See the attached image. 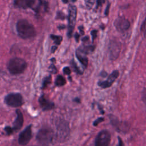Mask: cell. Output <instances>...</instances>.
Masks as SVG:
<instances>
[{"label": "cell", "mask_w": 146, "mask_h": 146, "mask_svg": "<svg viewBox=\"0 0 146 146\" xmlns=\"http://www.w3.org/2000/svg\"><path fill=\"white\" fill-rule=\"evenodd\" d=\"M16 30L18 36L24 39L34 37L36 30L32 23L25 19H21L16 24Z\"/></svg>", "instance_id": "1"}, {"label": "cell", "mask_w": 146, "mask_h": 146, "mask_svg": "<svg viewBox=\"0 0 146 146\" xmlns=\"http://www.w3.org/2000/svg\"><path fill=\"white\" fill-rule=\"evenodd\" d=\"M27 63L22 58L15 57L9 60L7 68L12 75H18L23 73L27 68Z\"/></svg>", "instance_id": "2"}, {"label": "cell", "mask_w": 146, "mask_h": 146, "mask_svg": "<svg viewBox=\"0 0 146 146\" xmlns=\"http://www.w3.org/2000/svg\"><path fill=\"white\" fill-rule=\"evenodd\" d=\"M53 131L48 127H44L39 129L36 135V140L43 146L48 145L54 139Z\"/></svg>", "instance_id": "3"}, {"label": "cell", "mask_w": 146, "mask_h": 146, "mask_svg": "<svg viewBox=\"0 0 146 146\" xmlns=\"http://www.w3.org/2000/svg\"><path fill=\"white\" fill-rule=\"evenodd\" d=\"M4 102L8 106L11 107H19L24 103L23 96L19 93H10L5 96Z\"/></svg>", "instance_id": "4"}, {"label": "cell", "mask_w": 146, "mask_h": 146, "mask_svg": "<svg viewBox=\"0 0 146 146\" xmlns=\"http://www.w3.org/2000/svg\"><path fill=\"white\" fill-rule=\"evenodd\" d=\"M77 15V9L74 5H70L68 6V36L70 38L72 36L73 30L75 25Z\"/></svg>", "instance_id": "5"}, {"label": "cell", "mask_w": 146, "mask_h": 146, "mask_svg": "<svg viewBox=\"0 0 146 146\" xmlns=\"http://www.w3.org/2000/svg\"><path fill=\"white\" fill-rule=\"evenodd\" d=\"M111 141V135L107 130H102L96 137L95 146H108Z\"/></svg>", "instance_id": "6"}, {"label": "cell", "mask_w": 146, "mask_h": 146, "mask_svg": "<svg viewBox=\"0 0 146 146\" xmlns=\"http://www.w3.org/2000/svg\"><path fill=\"white\" fill-rule=\"evenodd\" d=\"M31 137V125H29L19 133L18 137V143L21 145H26L30 141Z\"/></svg>", "instance_id": "7"}, {"label": "cell", "mask_w": 146, "mask_h": 146, "mask_svg": "<svg viewBox=\"0 0 146 146\" xmlns=\"http://www.w3.org/2000/svg\"><path fill=\"white\" fill-rule=\"evenodd\" d=\"M114 26L118 31L124 32L130 27V23L125 18H118L114 22Z\"/></svg>", "instance_id": "8"}, {"label": "cell", "mask_w": 146, "mask_h": 146, "mask_svg": "<svg viewBox=\"0 0 146 146\" xmlns=\"http://www.w3.org/2000/svg\"><path fill=\"white\" fill-rule=\"evenodd\" d=\"M119 76V71L117 70L113 71L108 77L106 80L103 82H99L98 85L102 88H107L110 87L113 83L115 81Z\"/></svg>", "instance_id": "9"}, {"label": "cell", "mask_w": 146, "mask_h": 146, "mask_svg": "<svg viewBox=\"0 0 146 146\" xmlns=\"http://www.w3.org/2000/svg\"><path fill=\"white\" fill-rule=\"evenodd\" d=\"M16 117L13 123V129L14 131H18L19 130L23 124V116L21 110L18 109L15 111Z\"/></svg>", "instance_id": "10"}, {"label": "cell", "mask_w": 146, "mask_h": 146, "mask_svg": "<svg viewBox=\"0 0 146 146\" xmlns=\"http://www.w3.org/2000/svg\"><path fill=\"white\" fill-rule=\"evenodd\" d=\"M36 0H14V6L17 8L26 9L31 7Z\"/></svg>", "instance_id": "11"}, {"label": "cell", "mask_w": 146, "mask_h": 146, "mask_svg": "<svg viewBox=\"0 0 146 146\" xmlns=\"http://www.w3.org/2000/svg\"><path fill=\"white\" fill-rule=\"evenodd\" d=\"M120 47L121 44L120 42L116 41H112L109 46L111 56L113 58H114L115 57L116 58L119 54Z\"/></svg>", "instance_id": "12"}, {"label": "cell", "mask_w": 146, "mask_h": 146, "mask_svg": "<svg viewBox=\"0 0 146 146\" xmlns=\"http://www.w3.org/2000/svg\"><path fill=\"white\" fill-rule=\"evenodd\" d=\"M39 102L41 108L44 111L51 110L54 107V104L47 99L43 95L41 96L39 99Z\"/></svg>", "instance_id": "13"}, {"label": "cell", "mask_w": 146, "mask_h": 146, "mask_svg": "<svg viewBox=\"0 0 146 146\" xmlns=\"http://www.w3.org/2000/svg\"><path fill=\"white\" fill-rule=\"evenodd\" d=\"M76 56H77V58L78 59V60L82 63L83 65H84L85 67L87 66L88 59H87V57H86L84 55H82V54H81L80 53H79L78 51L76 52Z\"/></svg>", "instance_id": "14"}, {"label": "cell", "mask_w": 146, "mask_h": 146, "mask_svg": "<svg viewBox=\"0 0 146 146\" xmlns=\"http://www.w3.org/2000/svg\"><path fill=\"white\" fill-rule=\"evenodd\" d=\"M66 82L64 78L62 75H58L55 80V84L57 86H62L66 84Z\"/></svg>", "instance_id": "15"}, {"label": "cell", "mask_w": 146, "mask_h": 146, "mask_svg": "<svg viewBox=\"0 0 146 146\" xmlns=\"http://www.w3.org/2000/svg\"><path fill=\"white\" fill-rule=\"evenodd\" d=\"M50 37L51 39H52L54 40V42L57 44H59L62 40V37L61 36L59 35H51Z\"/></svg>", "instance_id": "16"}, {"label": "cell", "mask_w": 146, "mask_h": 146, "mask_svg": "<svg viewBox=\"0 0 146 146\" xmlns=\"http://www.w3.org/2000/svg\"><path fill=\"white\" fill-rule=\"evenodd\" d=\"M96 0H84L86 6L88 9H91L95 5Z\"/></svg>", "instance_id": "17"}, {"label": "cell", "mask_w": 146, "mask_h": 146, "mask_svg": "<svg viewBox=\"0 0 146 146\" xmlns=\"http://www.w3.org/2000/svg\"><path fill=\"white\" fill-rule=\"evenodd\" d=\"M4 131L6 132V134L7 135H10L12 134L14 132V130H13V128L10 127V126L5 127V128L4 129Z\"/></svg>", "instance_id": "18"}, {"label": "cell", "mask_w": 146, "mask_h": 146, "mask_svg": "<svg viewBox=\"0 0 146 146\" xmlns=\"http://www.w3.org/2000/svg\"><path fill=\"white\" fill-rule=\"evenodd\" d=\"M63 72L64 74L70 75L71 73V70L68 67H66L63 68Z\"/></svg>", "instance_id": "19"}, {"label": "cell", "mask_w": 146, "mask_h": 146, "mask_svg": "<svg viewBox=\"0 0 146 146\" xmlns=\"http://www.w3.org/2000/svg\"><path fill=\"white\" fill-rule=\"evenodd\" d=\"M104 120V119H103V118H102V117H100V118H98V119H96L95 121H94V125H95V126H96L99 123H100V122H102V121H103Z\"/></svg>", "instance_id": "20"}, {"label": "cell", "mask_w": 146, "mask_h": 146, "mask_svg": "<svg viewBox=\"0 0 146 146\" xmlns=\"http://www.w3.org/2000/svg\"><path fill=\"white\" fill-rule=\"evenodd\" d=\"M117 146H124L123 142L119 137H118V144Z\"/></svg>", "instance_id": "21"}, {"label": "cell", "mask_w": 146, "mask_h": 146, "mask_svg": "<svg viewBox=\"0 0 146 146\" xmlns=\"http://www.w3.org/2000/svg\"><path fill=\"white\" fill-rule=\"evenodd\" d=\"M50 79H51V77H48V78H46V80H44V83H43V87H45V86H46V85L47 84V82H48L50 80Z\"/></svg>", "instance_id": "22"}, {"label": "cell", "mask_w": 146, "mask_h": 146, "mask_svg": "<svg viewBox=\"0 0 146 146\" xmlns=\"http://www.w3.org/2000/svg\"><path fill=\"white\" fill-rule=\"evenodd\" d=\"M96 3H97V6H100V5H102V3H103L104 2V0H96Z\"/></svg>", "instance_id": "23"}, {"label": "cell", "mask_w": 146, "mask_h": 146, "mask_svg": "<svg viewBox=\"0 0 146 146\" xmlns=\"http://www.w3.org/2000/svg\"><path fill=\"white\" fill-rule=\"evenodd\" d=\"M141 27H142L141 31H143V33H145V32H144V31H145V21L143 22V25H142V26H141Z\"/></svg>", "instance_id": "24"}, {"label": "cell", "mask_w": 146, "mask_h": 146, "mask_svg": "<svg viewBox=\"0 0 146 146\" xmlns=\"http://www.w3.org/2000/svg\"><path fill=\"white\" fill-rule=\"evenodd\" d=\"M56 48H57V47H56V46H53V47H52V49H51V50H52V52H54L56 50Z\"/></svg>", "instance_id": "25"}]
</instances>
